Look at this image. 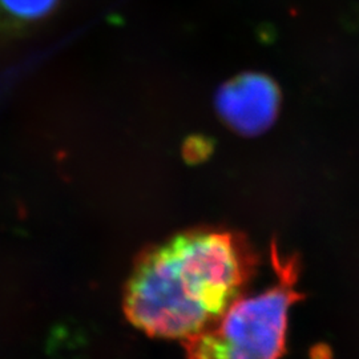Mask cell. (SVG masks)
I'll return each mask as SVG.
<instances>
[{
    "mask_svg": "<svg viewBox=\"0 0 359 359\" xmlns=\"http://www.w3.org/2000/svg\"><path fill=\"white\" fill-rule=\"evenodd\" d=\"M256 266L228 231L185 233L145 253L126 286L128 321L151 337L185 341L212 326L240 298Z\"/></svg>",
    "mask_w": 359,
    "mask_h": 359,
    "instance_id": "6da1fadb",
    "label": "cell"
},
{
    "mask_svg": "<svg viewBox=\"0 0 359 359\" xmlns=\"http://www.w3.org/2000/svg\"><path fill=\"white\" fill-rule=\"evenodd\" d=\"M277 283L259 294L237 298L204 332L182 341L188 359H281L289 310L302 298L295 290L293 258L274 250Z\"/></svg>",
    "mask_w": 359,
    "mask_h": 359,
    "instance_id": "7a4b0ae2",
    "label": "cell"
},
{
    "mask_svg": "<svg viewBox=\"0 0 359 359\" xmlns=\"http://www.w3.org/2000/svg\"><path fill=\"white\" fill-rule=\"evenodd\" d=\"M62 0H0V43L25 36L44 23Z\"/></svg>",
    "mask_w": 359,
    "mask_h": 359,
    "instance_id": "277c9868",
    "label": "cell"
},
{
    "mask_svg": "<svg viewBox=\"0 0 359 359\" xmlns=\"http://www.w3.org/2000/svg\"><path fill=\"white\" fill-rule=\"evenodd\" d=\"M217 111L231 128L257 135L269 128L280 107V92L269 77L245 74L218 90Z\"/></svg>",
    "mask_w": 359,
    "mask_h": 359,
    "instance_id": "3957f363",
    "label": "cell"
}]
</instances>
